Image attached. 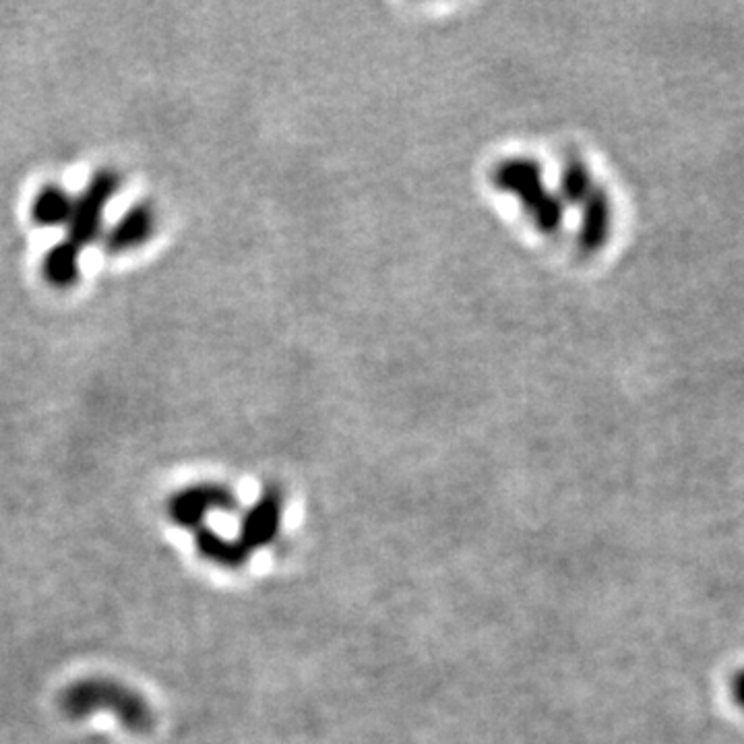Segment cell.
I'll return each instance as SVG.
<instances>
[{"label": "cell", "mask_w": 744, "mask_h": 744, "mask_svg": "<svg viewBox=\"0 0 744 744\" xmlns=\"http://www.w3.org/2000/svg\"><path fill=\"white\" fill-rule=\"evenodd\" d=\"M60 711L71 720L89 718L91 713L108 709L133 734H145L153 726L149 703L133 689L108 678H87L73 682L60 695Z\"/></svg>", "instance_id": "obj_1"}, {"label": "cell", "mask_w": 744, "mask_h": 744, "mask_svg": "<svg viewBox=\"0 0 744 744\" xmlns=\"http://www.w3.org/2000/svg\"><path fill=\"white\" fill-rule=\"evenodd\" d=\"M492 184L494 189L517 197L540 232L552 234L561 228L565 203L544 184L542 168L536 160L507 158L499 162L492 170Z\"/></svg>", "instance_id": "obj_2"}, {"label": "cell", "mask_w": 744, "mask_h": 744, "mask_svg": "<svg viewBox=\"0 0 744 744\" xmlns=\"http://www.w3.org/2000/svg\"><path fill=\"white\" fill-rule=\"evenodd\" d=\"M118 189L120 176L110 168H102L89 178L81 195L73 201V213L67 224L71 242L85 248L102 236L106 207Z\"/></svg>", "instance_id": "obj_3"}, {"label": "cell", "mask_w": 744, "mask_h": 744, "mask_svg": "<svg viewBox=\"0 0 744 744\" xmlns=\"http://www.w3.org/2000/svg\"><path fill=\"white\" fill-rule=\"evenodd\" d=\"M234 507L232 494L220 484H195L170 496L168 517L180 527H197L209 511Z\"/></svg>", "instance_id": "obj_4"}, {"label": "cell", "mask_w": 744, "mask_h": 744, "mask_svg": "<svg viewBox=\"0 0 744 744\" xmlns=\"http://www.w3.org/2000/svg\"><path fill=\"white\" fill-rule=\"evenodd\" d=\"M155 222H158V217H155L151 203L145 201L135 203L133 207L124 211L120 220L106 232L104 236L106 253L124 255L143 246L151 238Z\"/></svg>", "instance_id": "obj_5"}, {"label": "cell", "mask_w": 744, "mask_h": 744, "mask_svg": "<svg viewBox=\"0 0 744 744\" xmlns=\"http://www.w3.org/2000/svg\"><path fill=\"white\" fill-rule=\"evenodd\" d=\"M612 232V203L604 189L596 186L594 193L583 201L581 226L577 234V244L583 253H598L608 242Z\"/></svg>", "instance_id": "obj_6"}, {"label": "cell", "mask_w": 744, "mask_h": 744, "mask_svg": "<svg viewBox=\"0 0 744 744\" xmlns=\"http://www.w3.org/2000/svg\"><path fill=\"white\" fill-rule=\"evenodd\" d=\"M81 251L83 248L69 238L52 244L42 259V275L46 284L56 290L73 288L81 277Z\"/></svg>", "instance_id": "obj_7"}, {"label": "cell", "mask_w": 744, "mask_h": 744, "mask_svg": "<svg viewBox=\"0 0 744 744\" xmlns=\"http://www.w3.org/2000/svg\"><path fill=\"white\" fill-rule=\"evenodd\" d=\"M73 197L60 184H46L38 191L31 203V220L40 228H58L67 226L73 213Z\"/></svg>", "instance_id": "obj_8"}, {"label": "cell", "mask_w": 744, "mask_h": 744, "mask_svg": "<svg viewBox=\"0 0 744 744\" xmlns=\"http://www.w3.org/2000/svg\"><path fill=\"white\" fill-rule=\"evenodd\" d=\"M197 548L209 561L226 567L240 565L246 556V544L230 542L220 534L211 532L209 527H199L197 530Z\"/></svg>", "instance_id": "obj_9"}, {"label": "cell", "mask_w": 744, "mask_h": 744, "mask_svg": "<svg viewBox=\"0 0 744 744\" xmlns=\"http://www.w3.org/2000/svg\"><path fill=\"white\" fill-rule=\"evenodd\" d=\"M596 184L592 174H589V168L585 162L579 158H569L563 166L561 172V193H563V203L571 205H583V201L594 193Z\"/></svg>", "instance_id": "obj_10"}, {"label": "cell", "mask_w": 744, "mask_h": 744, "mask_svg": "<svg viewBox=\"0 0 744 744\" xmlns=\"http://www.w3.org/2000/svg\"><path fill=\"white\" fill-rule=\"evenodd\" d=\"M734 697H736L738 705L744 709V670L736 674V680H734Z\"/></svg>", "instance_id": "obj_11"}]
</instances>
